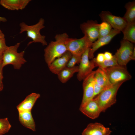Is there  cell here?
<instances>
[{"instance_id":"11","label":"cell","mask_w":135,"mask_h":135,"mask_svg":"<svg viewBox=\"0 0 135 135\" xmlns=\"http://www.w3.org/2000/svg\"><path fill=\"white\" fill-rule=\"evenodd\" d=\"M80 29L84 35L92 43L98 39L99 36V24L92 20L82 23Z\"/></svg>"},{"instance_id":"10","label":"cell","mask_w":135,"mask_h":135,"mask_svg":"<svg viewBox=\"0 0 135 135\" xmlns=\"http://www.w3.org/2000/svg\"><path fill=\"white\" fill-rule=\"evenodd\" d=\"M95 72V71H92L83 80V95L80 106L83 105L93 98L94 97V75Z\"/></svg>"},{"instance_id":"17","label":"cell","mask_w":135,"mask_h":135,"mask_svg":"<svg viewBox=\"0 0 135 135\" xmlns=\"http://www.w3.org/2000/svg\"><path fill=\"white\" fill-rule=\"evenodd\" d=\"M30 0H1L0 4L5 8L10 10H18L24 8Z\"/></svg>"},{"instance_id":"28","label":"cell","mask_w":135,"mask_h":135,"mask_svg":"<svg viewBox=\"0 0 135 135\" xmlns=\"http://www.w3.org/2000/svg\"><path fill=\"white\" fill-rule=\"evenodd\" d=\"M104 89L103 88L98 85L95 81L94 85V97L98 94Z\"/></svg>"},{"instance_id":"24","label":"cell","mask_w":135,"mask_h":135,"mask_svg":"<svg viewBox=\"0 0 135 135\" xmlns=\"http://www.w3.org/2000/svg\"><path fill=\"white\" fill-rule=\"evenodd\" d=\"M110 25L106 22L103 21L99 24L98 39L108 35L112 30Z\"/></svg>"},{"instance_id":"26","label":"cell","mask_w":135,"mask_h":135,"mask_svg":"<svg viewBox=\"0 0 135 135\" xmlns=\"http://www.w3.org/2000/svg\"><path fill=\"white\" fill-rule=\"evenodd\" d=\"M81 58V56L72 55L67 64L66 67L72 68L74 67L76 64L80 63Z\"/></svg>"},{"instance_id":"18","label":"cell","mask_w":135,"mask_h":135,"mask_svg":"<svg viewBox=\"0 0 135 135\" xmlns=\"http://www.w3.org/2000/svg\"><path fill=\"white\" fill-rule=\"evenodd\" d=\"M19 120L25 127L33 131H36V124L32 117L31 111L18 113Z\"/></svg>"},{"instance_id":"34","label":"cell","mask_w":135,"mask_h":135,"mask_svg":"<svg viewBox=\"0 0 135 135\" xmlns=\"http://www.w3.org/2000/svg\"><path fill=\"white\" fill-rule=\"evenodd\" d=\"M7 20L5 18L0 16V22H5Z\"/></svg>"},{"instance_id":"14","label":"cell","mask_w":135,"mask_h":135,"mask_svg":"<svg viewBox=\"0 0 135 135\" xmlns=\"http://www.w3.org/2000/svg\"><path fill=\"white\" fill-rule=\"evenodd\" d=\"M72 56L71 53L67 51L61 56L55 60L48 66L50 70L53 74H57L66 67Z\"/></svg>"},{"instance_id":"9","label":"cell","mask_w":135,"mask_h":135,"mask_svg":"<svg viewBox=\"0 0 135 135\" xmlns=\"http://www.w3.org/2000/svg\"><path fill=\"white\" fill-rule=\"evenodd\" d=\"M102 22H108L114 29L122 32L127 23L123 17L116 16L108 11H102L99 14Z\"/></svg>"},{"instance_id":"6","label":"cell","mask_w":135,"mask_h":135,"mask_svg":"<svg viewBox=\"0 0 135 135\" xmlns=\"http://www.w3.org/2000/svg\"><path fill=\"white\" fill-rule=\"evenodd\" d=\"M120 43V47L114 56L119 65L126 66L128 63L132 60L134 47L132 43L126 40L123 39Z\"/></svg>"},{"instance_id":"5","label":"cell","mask_w":135,"mask_h":135,"mask_svg":"<svg viewBox=\"0 0 135 135\" xmlns=\"http://www.w3.org/2000/svg\"><path fill=\"white\" fill-rule=\"evenodd\" d=\"M102 69L106 74L112 84L121 82H124L132 78L126 66L119 65Z\"/></svg>"},{"instance_id":"2","label":"cell","mask_w":135,"mask_h":135,"mask_svg":"<svg viewBox=\"0 0 135 135\" xmlns=\"http://www.w3.org/2000/svg\"><path fill=\"white\" fill-rule=\"evenodd\" d=\"M20 45V43H18L12 46H7L2 55V64L4 67L11 64L14 69L19 70L26 62L24 58V51L18 52Z\"/></svg>"},{"instance_id":"33","label":"cell","mask_w":135,"mask_h":135,"mask_svg":"<svg viewBox=\"0 0 135 135\" xmlns=\"http://www.w3.org/2000/svg\"><path fill=\"white\" fill-rule=\"evenodd\" d=\"M135 48H134L132 56V60H135Z\"/></svg>"},{"instance_id":"35","label":"cell","mask_w":135,"mask_h":135,"mask_svg":"<svg viewBox=\"0 0 135 135\" xmlns=\"http://www.w3.org/2000/svg\"><path fill=\"white\" fill-rule=\"evenodd\" d=\"M2 56L0 55V63L2 62Z\"/></svg>"},{"instance_id":"22","label":"cell","mask_w":135,"mask_h":135,"mask_svg":"<svg viewBox=\"0 0 135 135\" xmlns=\"http://www.w3.org/2000/svg\"><path fill=\"white\" fill-rule=\"evenodd\" d=\"M126 12L123 17L127 23L135 22V2L127 3L125 6Z\"/></svg>"},{"instance_id":"7","label":"cell","mask_w":135,"mask_h":135,"mask_svg":"<svg viewBox=\"0 0 135 135\" xmlns=\"http://www.w3.org/2000/svg\"><path fill=\"white\" fill-rule=\"evenodd\" d=\"M93 43L84 36L79 39L73 38L67 44V50L72 55L81 56L88 48H90Z\"/></svg>"},{"instance_id":"20","label":"cell","mask_w":135,"mask_h":135,"mask_svg":"<svg viewBox=\"0 0 135 135\" xmlns=\"http://www.w3.org/2000/svg\"><path fill=\"white\" fill-rule=\"evenodd\" d=\"M78 66H75L72 68L66 67L57 74L58 78L62 82L65 83L75 73L78 72Z\"/></svg>"},{"instance_id":"16","label":"cell","mask_w":135,"mask_h":135,"mask_svg":"<svg viewBox=\"0 0 135 135\" xmlns=\"http://www.w3.org/2000/svg\"><path fill=\"white\" fill-rule=\"evenodd\" d=\"M40 96L39 94L35 93H32L28 96L24 100L17 106L18 113L31 111L36 101Z\"/></svg>"},{"instance_id":"27","label":"cell","mask_w":135,"mask_h":135,"mask_svg":"<svg viewBox=\"0 0 135 135\" xmlns=\"http://www.w3.org/2000/svg\"><path fill=\"white\" fill-rule=\"evenodd\" d=\"M7 46L6 44L5 38L0 39V55L2 56Z\"/></svg>"},{"instance_id":"8","label":"cell","mask_w":135,"mask_h":135,"mask_svg":"<svg viewBox=\"0 0 135 135\" xmlns=\"http://www.w3.org/2000/svg\"><path fill=\"white\" fill-rule=\"evenodd\" d=\"M88 48L81 56L77 77L79 81L83 80L92 71L95 66L92 60H89L88 54L90 49Z\"/></svg>"},{"instance_id":"12","label":"cell","mask_w":135,"mask_h":135,"mask_svg":"<svg viewBox=\"0 0 135 135\" xmlns=\"http://www.w3.org/2000/svg\"><path fill=\"white\" fill-rule=\"evenodd\" d=\"M80 110L83 114L93 119L98 118L102 112L95 98L80 106Z\"/></svg>"},{"instance_id":"23","label":"cell","mask_w":135,"mask_h":135,"mask_svg":"<svg viewBox=\"0 0 135 135\" xmlns=\"http://www.w3.org/2000/svg\"><path fill=\"white\" fill-rule=\"evenodd\" d=\"M92 60L95 67L98 66L99 68L102 69L119 65L114 55H113V58L109 60H105L103 62L101 63L97 62L93 59Z\"/></svg>"},{"instance_id":"4","label":"cell","mask_w":135,"mask_h":135,"mask_svg":"<svg viewBox=\"0 0 135 135\" xmlns=\"http://www.w3.org/2000/svg\"><path fill=\"white\" fill-rule=\"evenodd\" d=\"M44 20L40 18L36 24L28 25L24 22H21L19 24L20 27V34L26 32L27 36L30 38L32 41L30 42L28 44L33 42H39L43 46L46 45L47 43L45 40L46 36L41 34L40 31L45 27L44 25Z\"/></svg>"},{"instance_id":"1","label":"cell","mask_w":135,"mask_h":135,"mask_svg":"<svg viewBox=\"0 0 135 135\" xmlns=\"http://www.w3.org/2000/svg\"><path fill=\"white\" fill-rule=\"evenodd\" d=\"M54 38L55 40L51 41L44 50V59L48 66L67 51V44L73 39L66 33L57 34Z\"/></svg>"},{"instance_id":"29","label":"cell","mask_w":135,"mask_h":135,"mask_svg":"<svg viewBox=\"0 0 135 135\" xmlns=\"http://www.w3.org/2000/svg\"><path fill=\"white\" fill-rule=\"evenodd\" d=\"M93 59L97 62H102L105 60L104 54L100 53L98 54L96 58H93Z\"/></svg>"},{"instance_id":"31","label":"cell","mask_w":135,"mask_h":135,"mask_svg":"<svg viewBox=\"0 0 135 135\" xmlns=\"http://www.w3.org/2000/svg\"><path fill=\"white\" fill-rule=\"evenodd\" d=\"M105 60H109L111 59L113 57V55L109 52H106L104 54Z\"/></svg>"},{"instance_id":"15","label":"cell","mask_w":135,"mask_h":135,"mask_svg":"<svg viewBox=\"0 0 135 135\" xmlns=\"http://www.w3.org/2000/svg\"><path fill=\"white\" fill-rule=\"evenodd\" d=\"M112 131L109 128L105 127L98 122L89 124L82 133V135H110Z\"/></svg>"},{"instance_id":"36","label":"cell","mask_w":135,"mask_h":135,"mask_svg":"<svg viewBox=\"0 0 135 135\" xmlns=\"http://www.w3.org/2000/svg\"><path fill=\"white\" fill-rule=\"evenodd\" d=\"M1 90H0V92L1 91Z\"/></svg>"},{"instance_id":"30","label":"cell","mask_w":135,"mask_h":135,"mask_svg":"<svg viewBox=\"0 0 135 135\" xmlns=\"http://www.w3.org/2000/svg\"><path fill=\"white\" fill-rule=\"evenodd\" d=\"M4 67L2 62L0 63V90H2L3 88V84L2 81L3 78L2 70Z\"/></svg>"},{"instance_id":"21","label":"cell","mask_w":135,"mask_h":135,"mask_svg":"<svg viewBox=\"0 0 135 135\" xmlns=\"http://www.w3.org/2000/svg\"><path fill=\"white\" fill-rule=\"evenodd\" d=\"M122 32L123 39L132 43H135V22L127 23Z\"/></svg>"},{"instance_id":"32","label":"cell","mask_w":135,"mask_h":135,"mask_svg":"<svg viewBox=\"0 0 135 135\" xmlns=\"http://www.w3.org/2000/svg\"><path fill=\"white\" fill-rule=\"evenodd\" d=\"M5 38V36L0 29V39Z\"/></svg>"},{"instance_id":"19","label":"cell","mask_w":135,"mask_h":135,"mask_svg":"<svg viewBox=\"0 0 135 135\" xmlns=\"http://www.w3.org/2000/svg\"><path fill=\"white\" fill-rule=\"evenodd\" d=\"M95 82L104 89L111 86L106 74L102 68H98L95 71L94 75Z\"/></svg>"},{"instance_id":"25","label":"cell","mask_w":135,"mask_h":135,"mask_svg":"<svg viewBox=\"0 0 135 135\" xmlns=\"http://www.w3.org/2000/svg\"><path fill=\"white\" fill-rule=\"evenodd\" d=\"M11 127L7 118H0V135L8 132Z\"/></svg>"},{"instance_id":"3","label":"cell","mask_w":135,"mask_h":135,"mask_svg":"<svg viewBox=\"0 0 135 135\" xmlns=\"http://www.w3.org/2000/svg\"><path fill=\"white\" fill-rule=\"evenodd\" d=\"M124 82H119L104 88L95 98L102 112L116 103L118 91Z\"/></svg>"},{"instance_id":"13","label":"cell","mask_w":135,"mask_h":135,"mask_svg":"<svg viewBox=\"0 0 135 135\" xmlns=\"http://www.w3.org/2000/svg\"><path fill=\"white\" fill-rule=\"evenodd\" d=\"M120 32L115 29H112L110 33L107 35L98 39L97 40L93 42L92 48L90 49L88 58L93 59L95 52L99 48L108 44L116 35L120 33Z\"/></svg>"}]
</instances>
